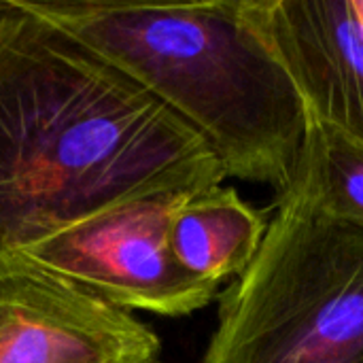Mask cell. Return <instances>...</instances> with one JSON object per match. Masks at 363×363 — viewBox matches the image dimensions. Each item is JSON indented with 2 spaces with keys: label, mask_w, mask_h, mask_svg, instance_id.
<instances>
[{
  "label": "cell",
  "mask_w": 363,
  "mask_h": 363,
  "mask_svg": "<svg viewBox=\"0 0 363 363\" xmlns=\"http://www.w3.org/2000/svg\"><path fill=\"white\" fill-rule=\"evenodd\" d=\"M157 334L60 279L0 274V363H160Z\"/></svg>",
  "instance_id": "5b68a950"
},
{
  "label": "cell",
  "mask_w": 363,
  "mask_h": 363,
  "mask_svg": "<svg viewBox=\"0 0 363 363\" xmlns=\"http://www.w3.org/2000/svg\"><path fill=\"white\" fill-rule=\"evenodd\" d=\"M202 363H363V225L279 196Z\"/></svg>",
  "instance_id": "3957f363"
},
{
  "label": "cell",
  "mask_w": 363,
  "mask_h": 363,
  "mask_svg": "<svg viewBox=\"0 0 363 363\" xmlns=\"http://www.w3.org/2000/svg\"><path fill=\"white\" fill-rule=\"evenodd\" d=\"M223 179L196 130L19 0H0V274L77 221Z\"/></svg>",
  "instance_id": "6da1fadb"
},
{
  "label": "cell",
  "mask_w": 363,
  "mask_h": 363,
  "mask_svg": "<svg viewBox=\"0 0 363 363\" xmlns=\"http://www.w3.org/2000/svg\"><path fill=\"white\" fill-rule=\"evenodd\" d=\"M19 2L196 130L228 177L291 187L311 111L247 0Z\"/></svg>",
  "instance_id": "7a4b0ae2"
},
{
  "label": "cell",
  "mask_w": 363,
  "mask_h": 363,
  "mask_svg": "<svg viewBox=\"0 0 363 363\" xmlns=\"http://www.w3.org/2000/svg\"><path fill=\"white\" fill-rule=\"evenodd\" d=\"M287 191L334 219L363 225V145L311 115L302 157Z\"/></svg>",
  "instance_id": "ba28073f"
},
{
  "label": "cell",
  "mask_w": 363,
  "mask_h": 363,
  "mask_svg": "<svg viewBox=\"0 0 363 363\" xmlns=\"http://www.w3.org/2000/svg\"><path fill=\"white\" fill-rule=\"evenodd\" d=\"M187 194L194 191L155 194L77 221L21 249L4 272L53 277L128 313L183 317L200 311L219 287L187 274L168 242L170 217Z\"/></svg>",
  "instance_id": "277c9868"
},
{
  "label": "cell",
  "mask_w": 363,
  "mask_h": 363,
  "mask_svg": "<svg viewBox=\"0 0 363 363\" xmlns=\"http://www.w3.org/2000/svg\"><path fill=\"white\" fill-rule=\"evenodd\" d=\"M268 221L236 189L187 194L174 208L168 242L177 264L198 281L221 285L240 277L257 255Z\"/></svg>",
  "instance_id": "52a82bcc"
},
{
  "label": "cell",
  "mask_w": 363,
  "mask_h": 363,
  "mask_svg": "<svg viewBox=\"0 0 363 363\" xmlns=\"http://www.w3.org/2000/svg\"><path fill=\"white\" fill-rule=\"evenodd\" d=\"M311 115L363 145V0H247Z\"/></svg>",
  "instance_id": "8992f818"
}]
</instances>
